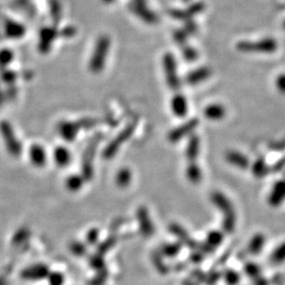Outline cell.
Segmentation results:
<instances>
[{
  "label": "cell",
  "mask_w": 285,
  "mask_h": 285,
  "mask_svg": "<svg viewBox=\"0 0 285 285\" xmlns=\"http://www.w3.org/2000/svg\"><path fill=\"white\" fill-rule=\"evenodd\" d=\"M212 203L224 213V229L227 232H232L236 227V213L232 204L222 192H214L211 194Z\"/></svg>",
  "instance_id": "obj_1"
},
{
  "label": "cell",
  "mask_w": 285,
  "mask_h": 285,
  "mask_svg": "<svg viewBox=\"0 0 285 285\" xmlns=\"http://www.w3.org/2000/svg\"><path fill=\"white\" fill-rule=\"evenodd\" d=\"M110 48V39L106 36H100L94 50L93 56L89 62V68L94 74H98L105 67L106 60Z\"/></svg>",
  "instance_id": "obj_2"
},
{
  "label": "cell",
  "mask_w": 285,
  "mask_h": 285,
  "mask_svg": "<svg viewBox=\"0 0 285 285\" xmlns=\"http://www.w3.org/2000/svg\"><path fill=\"white\" fill-rule=\"evenodd\" d=\"M0 136L4 141L8 152L12 156H19L22 152V146L17 136L12 125L8 120L0 122Z\"/></svg>",
  "instance_id": "obj_3"
},
{
  "label": "cell",
  "mask_w": 285,
  "mask_h": 285,
  "mask_svg": "<svg viewBox=\"0 0 285 285\" xmlns=\"http://www.w3.org/2000/svg\"><path fill=\"white\" fill-rule=\"evenodd\" d=\"M101 136H96L94 137L93 140L89 142L84 153L82 154V176L84 178V180H89L93 178L94 175V158L96 154V149L98 148V144L100 142Z\"/></svg>",
  "instance_id": "obj_4"
},
{
  "label": "cell",
  "mask_w": 285,
  "mask_h": 285,
  "mask_svg": "<svg viewBox=\"0 0 285 285\" xmlns=\"http://www.w3.org/2000/svg\"><path fill=\"white\" fill-rule=\"evenodd\" d=\"M136 130V124H130L127 125L124 130L118 134L117 136L115 137L106 146L104 152H103V158L105 160H110L114 156L117 154L120 148L134 134Z\"/></svg>",
  "instance_id": "obj_5"
},
{
  "label": "cell",
  "mask_w": 285,
  "mask_h": 285,
  "mask_svg": "<svg viewBox=\"0 0 285 285\" xmlns=\"http://www.w3.org/2000/svg\"><path fill=\"white\" fill-rule=\"evenodd\" d=\"M162 62L168 86L174 90H178L180 87V81L177 74V65L175 58L172 54L167 53L163 56Z\"/></svg>",
  "instance_id": "obj_6"
},
{
  "label": "cell",
  "mask_w": 285,
  "mask_h": 285,
  "mask_svg": "<svg viewBox=\"0 0 285 285\" xmlns=\"http://www.w3.org/2000/svg\"><path fill=\"white\" fill-rule=\"evenodd\" d=\"M277 48V42L273 39H264L258 42H241L238 44V50L246 52H273Z\"/></svg>",
  "instance_id": "obj_7"
},
{
  "label": "cell",
  "mask_w": 285,
  "mask_h": 285,
  "mask_svg": "<svg viewBox=\"0 0 285 285\" xmlns=\"http://www.w3.org/2000/svg\"><path fill=\"white\" fill-rule=\"evenodd\" d=\"M50 273L48 266L44 264H34L24 268L20 272V278L25 280H41L48 278Z\"/></svg>",
  "instance_id": "obj_8"
},
{
  "label": "cell",
  "mask_w": 285,
  "mask_h": 285,
  "mask_svg": "<svg viewBox=\"0 0 285 285\" xmlns=\"http://www.w3.org/2000/svg\"><path fill=\"white\" fill-rule=\"evenodd\" d=\"M199 122L198 118H191L188 122L182 124L172 130L168 134V140L172 142H176L184 139V137L191 134L196 128L198 127Z\"/></svg>",
  "instance_id": "obj_9"
},
{
  "label": "cell",
  "mask_w": 285,
  "mask_h": 285,
  "mask_svg": "<svg viewBox=\"0 0 285 285\" xmlns=\"http://www.w3.org/2000/svg\"><path fill=\"white\" fill-rule=\"evenodd\" d=\"M28 156L32 165L36 168H44L48 162L46 149L40 144H32L28 150Z\"/></svg>",
  "instance_id": "obj_10"
},
{
  "label": "cell",
  "mask_w": 285,
  "mask_h": 285,
  "mask_svg": "<svg viewBox=\"0 0 285 285\" xmlns=\"http://www.w3.org/2000/svg\"><path fill=\"white\" fill-rule=\"evenodd\" d=\"M81 130V127L78 122H62L58 126V130L60 137H62L65 141L72 142L78 136L79 132Z\"/></svg>",
  "instance_id": "obj_11"
},
{
  "label": "cell",
  "mask_w": 285,
  "mask_h": 285,
  "mask_svg": "<svg viewBox=\"0 0 285 285\" xmlns=\"http://www.w3.org/2000/svg\"><path fill=\"white\" fill-rule=\"evenodd\" d=\"M137 220L140 227V230L144 236H151L154 234V225L149 217L148 210L144 206H140L137 210Z\"/></svg>",
  "instance_id": "obj_12"
},
{
  "label": "cell",
  "mask_w": 285,
  "mask_h": 285,
  "mask_svg": "<svg viewBox=\"0 0 285 285\" xmlns=\"http://www.w3.org/2000/svg\"><path fill=\"white\" fill-rule=\"evenodd\" d=\"M56 38V29L50 28V27L43 28L39 34V44H38L39 51L41 53H48L51 48L52 43L54 42Z\"/></svg>",
  "instance_id": "obj_13"
},
{
  "label": "cell",
  "mask_w": 285,
  "mask_h": 285,
  "mask_svg": "<svg viewBox=\"0 0 285 285\" xmlns=\"http://www.w3.org/2000/svg\"><path fill=\"white\" fill-rule=\"evenodd\" d=\"M285 200V180H279L274 184L270 194L268 203L272 206H279Z\"/></svg>",
  "instance_id": "obj_14"
},
{
  "label": "cell",
  "mask_w": 285,
  "mask_h": 285,
  "mask_svg": "<svg viewBox=\"0 0 285 285\" xmlns=\"http://www.w3.org/2000/svg\"><path fill=\"white\" fill-rule=\"evenodd\" d=\"M170 106H172V110L174 112V115H176L179 118L186 117L188 112L187 100L180 94L174 96L170 102Z\"/></svg>",
  "instance_id": "obj_15"
},
{
  "label": "cell",
  "mask_w": 285,
  "mask_h": 285,
  "mask_svg": "<svg viewBox=\"0 0 285 285\" xmlns=\"http://www.w3.org/2000/svg\"><path fill=\"white\" fill-rule=\"evenodd\" d=\"M53 160L58 167H67L72 162V154L67 148L60 146L53 151Z\"/></svg>",
  "instance_id": "obj_16"
},
{
  "label": "cell",
  "mask_w": 285,
  "mask_h": 285,
  "mask_svg": "<svg viewBox=\"0 0 285 285\" xmlns=\"http://www.w3.org/2000/svg\"><path fill=\"white\" fill-rule=\"evenodd\" d=\"M211 75L210 70L206 67H200L191 72L186 76V82L190 86H198L200 82L206 81Z\"/></svg>",
  "instance_id": "obj_17"
},
{
  "label": "cell",
  "mask_w": 285,
  "mask_h": 285,
  "mask_svg": "<svg viewBox=\"0 0 285 285\" xmlns=\"http://www.w3.org/2000/svg\"><path fill=\"white\" fill-rule=\"evenodd\" d=\"M5 32L8 38L16 40L24 36L26 29H25L24 25L20 24L18 22L10 20L5 24Z\"/></svg>",
  "instance_id": "obj_18"
},
{
  "label": "cell",
  "mask_w": 285,
  "mask_h": 285,
  "mask_svg": "<svg viewBox=\"0 0 285 285\" xmlns=\"http://www.w3.org/2000/svg\"><path fill=\"white\" fill-rule=\"evenodd\" d=\"M204 117L210 120H220L226 115V108L220 104H210L204 110Z\"/></svg>",
  "instance_id": "obj_19"
},
{
  "label": "cell",
  "mask_w": 285,
  "mask_h": 285,
  "mask_svg": "<svg viewBox=\"0 0 285 285\" xmlns=\"http://www.w3.org/2000/svg\"><path fill=\"white\" fill-rule=\"evenodd\" d=\"M266 244V237L263 234H256L248 244V252L252 256L260 254Z\"/></svg>",
  "instance_id": "obj_20"
},
{
  "label": "cell",
  "mask_w": 285,
  "mask_h": 285,
  "mask_svg": "<svg viewBox=\"0 0 285 285\" xmlns=\"http://www.w3.org/2000/svg\"><path fill=\"white\" fill-rule=\"evenodd\" d=\"M200 150V140L196 136H191L186 146V158L190 163L196 162Z\"/></svg>",
  "instance_id": "obj_21"
},
{
  "label": "cell",
  "mask_w": 285,
  "mask_h": 285,
  "mask_svg": "<svg viewBox=\"0 0 285 285\" xmlns=\"http://www.w3.org/2000/svg\"><path fill=\"white\" fill-rule=\"evenodd\" d=\"M226 160L232 165L240 168H246L248 166V158L239 152L230 151L226 155Z\"/></svg>",
  "instance_id": "obj_22"
},
{
  "label": "cell",
  "mask_w": 285,
  "mask_h": 285,
  "mask_svg": "<svg viewBox=\"0 0 285 285\" xmlns=\"http://www.w3.org/2000/svg\"><path fill=\"white\" fill-rule=\"evenodd\" d=\"M270 263L273 265H282L285 262V241L280 242L277 248L272 251L270 256Z\"/></svg>",
  "instance_id": "obj_23"
},
{
  "label": "cell",
  "mask_w": 285,
  "mask_h": 285,
  "mask_svg": "<svg viewBox=\"0 0 285 285\" xmlns=\"http://www.w3.org/2000/svg\"><path fill=\"white\" fill-rule=\"evenodd\" d=\"M186 177L192 184H198L202 180V172L194 162L190 163L186 168Z\"/></svg>",
  "instance_id": "obj_24"
},
{
  "label": "cell",
  "mask_w": 285,
  "mask_h": 285,
  "mask_svg": "<svg viewBox=\"0 0 285 285\" xmlns=\"http://www.w3.org/2000/svg\"><path fill=\"white\" fill-rule=\"evenodd\" d=\"M170 232L174 234L177 237H179L180 240L184 244H187L188 246H190L191 248H194V246H196V242H194L192 238L188 236V234L184 230L182 229L180 226L177 225V224H172L170 225Z\"/></svg>",
  "instance_id": "obj_25"
},
{
  "label": "cell",
  "mask_w": 285,
  "mask_h": 285,
  "mask_svg": "<svg viewBox=\"0 0 285 285\" xmlns=\"http://www.w3.org/2000/svg\"><path fill=\"white\" fill-rule=\"evenodd\" d=\"M84 178L80 175H72L67 178L66 180V187L70 191L72 192H77L81 189L84 182Z\"/></svg>",
  "instance_id": "obj_26"
},
{
  "label": "cell",
  "mask_w": 285,
  "mask_h": 285,
  "mask_svg": "<svg viewBox=\"0 0 285 285\" xmlns=\"http://www.w3.org/2000/svg\"><path fill=\"white\" fill-rule=\"evenodd\" d=\"M132 182V172L129 168H122L116 175V184L120 188H125Z\"/></svg>",
  "instance_id": "obj_27"
},
{
  "label": "cell",
  "mask_w": 285,
  "mask_h": 285,
  "mask_svg": "<svg viewBox=\"0 0 285 285\" xmlns=\"http://www.w3.org/2000/svg\"><path fill=\"white\" fill-rule=\"evenodd\" d=\"M244 270L248 278H250L252 280L263 275L260 266L254 262H248L244 266Z\"/></svg>",
  "instance_id": "obj_28"
},
{
  "label": "cell",
  "mask_w": 285,
  "mask_h": 285,
  "mask_svg": "<svg viewBox=\"0 0 285 285\" xmlns=\"http://www.w3.org/2000/svg\"><path fill=\"white\" fill-rule=\"evenodd\" d=\"M224 241V234L220 230H212L206 236V244L211 248L218 246Z\"/></svg>",
  "instance_id": "obj_29"
},
{
  "label": "cell",
  "mask_w": 285,
  "mask_h": 285,
  "mask_svg": "<svg viewBox=\"0 0 285 285\" xmlns=\"http://www.w3.org/2000/svg\"><path fill=\"white\" fill-rule=\"evenodd\" d=\"M14 53L10 48H2L0 50V68L5 70L8 65L13 62Z\"/></svg>",
  "instance_id": "obj_30"
},
{
  "label": "cell",
  "mask_w": 285,
  "mask_h": 285,
  "mask_svg": "<svg viewBox=\"0 0 285 285\" xmlns=\"http://www.w3.org/2000/svg\"><path fill=\"white\" fill-rule=\"evenodd\" d=\"M224 277L227 285H237L241 280L240 274L234 270H226Z\"/></svg>",
  "instance_id": "obj_31"
},
{
  "label": "cell",
  "mask_w": 285,
  "mask_h": 285,
  "mask_svg": "<svg viewBox=\"0 0 285 285\" xmlns=\"http://www.w3.org/2000/svg\"><path fill=\"white\" fill-rule=\"evenodd\" d=\"M180 246L179 244H166L162 248V253L166 254L168 256H174L180 251Z\"/></svg>",
  "instance_id": "obj_32"
},
{
  "label": "cell",
  "mask_w": 285,
  "mask_h": 285,
  "mask_svg": "<svg viewBox=\"0 0 285 285\" xmlns=\"http://www.w3.org/2000/svg\"><path fill=\"white\" fill-rule=\"evenodd\" d=\"M50 12L53 19L58 20L60 18V6L56 0L50 1Z\"/></svg>",
  "instance_id": "obj_33"
},
{
  "label": "cell",
  "mask_w": 285,
  "mask_h": 285,
  "mask_svg": "<svg viewBox=\"0 0 285 285\" xmlns=\"http://www.w3.org/2000/svg\"><path fill=\"white\" fill-rule=\"evenodd\" d=\"M48 279L50 285H62L64 282L63 275L58 272H50Z\"/></svg>",
  "instance_id": "obj_34"
},
{
  "label": "cell",
  "mask_w": 285,
  "mask_h": 285,
  "mask_svg": "<svg viewBox=\"0 0 285 285\" xmlns=\"http://www.w3.org/2000/svg\"><path fill=\"white\" fill-rule=\"evenodd\" d=\"M198 52L196 50L191 48H186V50H184V58H186L187 62H194L198 58Z\"/></svg>",
  "instance_id": "obj_35"
},
{
  "label": "cell",
  "mask_w": 285,
  "mask_h": 285,
  "mask_svg": "<svg viewBox=\"0 0 285 285\" xmlns=\"http://www.w3.org/2000/svg\"><path fill=\"white\" fill-rule=\"evenodd\" d=\"M70 250L72 252L77 256H81L84 254L86 253V248L84 246H82L81 242H74L70 244Z\"/></svg>",
  "instance_id": "obj_36"
},
{
  "label": "cell",
  "mask_w": 285,
  "mask_h": 285,
  "mask_svg": "<svg viewBox=\"0 0 285 285\" xmlns=\"http://www.w3.org/2000/svg\"><path fill=\"white\" fill-rule=\"evenodd\" d=\"M100 236V232L96 229L90 230L87 234V241L90 244H96Z\"/></svg>",
  "instance_id": "obj_37"
},
{
  "label": "cell",
  "mask_w": 285,
  "mask_h": 285,
  "mask_svg": "<svg viewBox=\"0 0 285 285\" xmlns=\"http://www.w3.org/2000/svg\"><path fill=\"white\" fill-rule=\"evenodd\" d=\"M3 79L8 82H12L16 80V74L12 70L5 68V70L3 72Z\"/></svg>",
  "instance_id": "obj_38"
},
{
  "label": "cell",
  "mask_w": 285,
  "mask_h": 285,
  "mask_svg": "<svg viewBox=\"0 0 285 285\" xmlns=\"http://www.w3.org/2000/svg\"><path fill=\"white\" fill-rule=\"evenodd\" d=\"M276 86L280 93L285 94V74L279 75L276 81Z\"/></svg>",
  "instance_id": "obj_39"
},
{
  "label": "cell",
  "mask_w": 285,
  "mask_h": 285,
  "mask_svg": "<svg viewBox=\"0 0 285 285\" xmlns=\"http://www.w3.org/2000/svg\"><path fill=\"white\" fill-rule=\"evenodd\" d=\"M116 242L115 238H110L108 240H106V242H103L100 246V251H108L110 248H112V246H114V244Z\"/></svg>",
  "instance_id": "obj_40"
},
{
  "label": "cell",
  "mask_w": 285,
  "mask_h": 285,
  "mask_svg": "<svg viewBox=\"0 0 285 285\" xmlns=\"http://www.w3.org/2000/svg\"><path fill=\"white\" fill-rule=\"evenodd\" d=\"M252 282H253V285H268V280L263 275H261L258 278L254 279Z\"/></svg>",
  "instance_id": "obj_41"
},
{
  "label": "cell",
  "mask_w": 285,
  "mask_h": 285,
  "mask_svg": "<svg viewBox=\"0 0 285 285\" xmlns=\"http://www.w3.org/2000/svg\"><path fill=\"white\" fill-rule=\"evenodd\" d=\"M102 264H103L102 260L98 256H94L93 260H92V266H96V268H100Z\"/></svg>",
  "instance_id": "obj_42"
},
{
  "label": "cell",
  "mask_w": 285,
  "mask_h": 285,
  "mask_svg": "<svg viewBox=\"0 0 285 285\" xmlns=\"http://www.w3.org/2000/svg\"><path fill=\"white\" fill-rule=\"evenodd\" d=\"M104 1H105V2H106V3H112L113 0H104Z\"/></svg>",
  "instance_id": "obj_43"
}]
</instances>
